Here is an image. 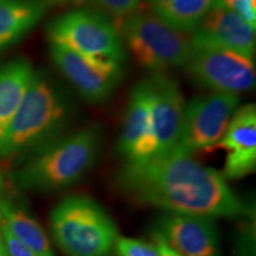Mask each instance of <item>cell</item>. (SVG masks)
<instances>
[{
	"instance_id": "obj_1",
	"label": "cell",
	"mask_w": 256,
	"mask_h": 256,
	"mask_svg": "<svg viewBox=\"0 0 256 256\" xmlns=\"http://www.w3.org/2000/svg\"><path fill=\"white\" fill-rule=\"evenodd\" d=\"M120 185L139 203L168 212L238 218L249 211L220 172L200 164L177 146L146 162L124 165Z\"/></svg>"
},
{
	"instance_id": "obj_2",
	"label": "cell",
	"mask_w": 256,
	"mask_h": 256,
	"mask_svg": "<svg viewBox=\"0 0 256 256\" xmlns=\"http://www.w3.org/2000/svg\"><path fill=\"white\" fill-rule=\"evenodd\" d=\"M100 148V130L87 127L63 138L32 158L16 176L26 190L56 191L72 186L90 170Z\"/></svg>"
},
{
	"instance_id": "obj_3",
	"label": "cell",
	"mask_w": 256,
	"mask_h": 256,
	"mask_svg": "<svg viewBox=\"0 0 256 256\" xmlns=\"http://www.w3.org/2000/svg\"><path fill=\"white\" fill-rule=\"evenodd\" d=\"M52 235L68 256H108L118 228L107 211L87 196L72 194L57 204L50 216Z\"/></svg>"
},
{
	"instance_id": "obj_4",
	"label": "cell",
	"mask_w": 256,
	"mask_h": 256,
	"mask_svg": "<svg viewBox=\"0 0 256 256\" xmlns=\"http://www.w3.org/2000/svg\"><path fill=\"white\" fill-rule=\"evenodd\" d=\"M68 115L60 89L42 72H34L23 100L0 138V158H11L58 130Z\"/></svg>"
},
{
	"instance_id": "obj_5",
	"label": "cell",
	"mask_w": 256,
	"mask_h": 256,
	"mask_svg": "<svg viewBox=\"0 0 256 256\" xmlns=\"http://www.w3.org/2000/svg\"><path fill=\"white\" fill-rule=\"evenodd\" d=\"M120 30L139 66L153 74L183 68L191 54L188 34L170 28L153 14L134 12L120 22Z\"/></svg>"
},
{
	"instance_id": "obj_6",
	"label": "cell",
	"mask_w": 256,
	"mask_h": 256,
	"mask_svg": "<svg viewBox=\"0 0 256 256\" xmlns=\"http://www.w3.org/2000/svg\"><path fill=\"white\" fill-rule=\"evenodd\" d=\"M50 42L62 44L82 55L122 62V37L104 14L87 8L72 10L54 19L48 26Z\"/></svg>"
},
{
	"instance_id": "obj_7",
	"label": "cell",
	"mask_w": 256,
	"mask_h": 256,
	"mask_svg": "<svg viewBox=\"0 0 256 256\" xmlns=\"http://www.w3.org/2000/svg\"><path fill=\"white\" fill-rule=\"evenodd\" d=\"M191 48L183 68L200 87L238 95L255 87L254 58L222 48Z\"/></svg>"
},
{
	"instance_id": "obj_8",
	"label": "cell",
	"mask_w": 256,
	"mask_h": 256,
	"mask_svg": "<svg viewBox=\"0 0 256 256\" xmlns=\"http://www.w3.org/2000/svg\"><path fill=\"white\" fill-rule=\"evenodd\" d=\"M240 96L211 92L186 104L180 138L176 146L188 154L210 151L220 138L238 108Z\"/></svg>"
},
{
	"instance_id": "obj_9",
	"label": "cell",
	"mask_w": 256,
	"mask_h": 256,
	"mask_svg": "<svg viewBox=\"0 0 256 256\" xmlns=\"http://www.w3.org/2000/svg\"><path fill=\"white\" fill-rule=\"evenodd\" d=\"M50 56L64 78L90 104L107 100L122 78L120 62L89 57L50 42Z\"/></svg>"
},
{
	"instance_id": "obj_10",
	"label": "cell",
	"mask_w": 256,
	"mask_h": 256,
	"mask_svg": "<svg viewBox=\"0 0 256 256\" xmlns=\"http://www.w3.org/2000/svg\"><path fill=\"white\" fill-rule=\"evenodd\" d=\"M119 153L126 158V164L146 162L158 153L152 121L151 89L147 80L136 83L130 92L119 140Z\"/></svg>"
},
{
	"instance_id": "obj_11",
	"label": "cell",
	"mask_w": 256,
	"mask_h": 256,
	"mask_svg": "<svg viewBox=\"0 0 256 256\" xmlns=\"http://www.w3.org/2000/svg\"><path fill=\"white\" fill-rule=\"evenodd\" d=\"M154 232L182 256H220L218 229L210 217L168 212Z\"/></svg>"
},
{
	"instance_id": "obj_12",
	"label": "cell",
	"mask_w": 256,
	"mask_h": 256,
	"mask_svg": "<svg viewBox=\"0 0 256 256\" xmlns=\"http://www.w3.org/2000/svg\"><path fill=\"white\" fill-rule=\"evenodd\" d=\"M190 42L191 46L222 48L254 58L255 26L217 0L197 30L192 32Z\"/></svg>"
},
{
	"instance_id": "obj_13",
	"label": "cell",
	"mask_w": 256,
	"mask_h": 256,
	"mask_svg": "<svg viewBox=\"0 0 256 256\" xmlns=\"http://www.w3.org/2000/svg\"><path fill=\"white\" fill-rule=\"evenodd\" d=\"M226 151L223 177L236 180L247 177L256 168V107L248 104L234 113L226 132L212 150Z\"/></svg>"
},
{
	"instance_id": "obj_14",
	"label": "cell",
	"mask_w": 256,
	"mask_h": 256,
	"mask_svg": "<svg viewBox=\"0 0 256 256\" xmlns=\"http://www.w3.org/2000/svg\"><path fill=\"white\" fill-rule=\"evenodd\" d=\"M147 81L151 89L153 130L158 144L156 156H162L172 151L179 142L186 102L174 78L164 74H153Z\"/></svg>"
},
{
	"instance_id": "obj_15",
	"label": "cell",
	"mask_w": 256,
	"mask_h": 256,
	"mask_svg": "<svg viewBox=\"0 0 256 256\" xmlns=\"http://www.w3.org/2000/svg\"><path fill=\"white\" fill-rule=\"evenodd\" d=\"M51 0H0V50L20 40L46 14Z\"/></svg>"
},
{
	"instance_id": "obj_16",
	"label": "cell",
	"mask_w": 256,
	"mask_h": 256,
	"mask_svg": "<svg viewBox=\"0 0 256 256\" xmlns=\"http://www.w3.org/2000/svg\"><path fill=\"white\" fill-rule=\"evenodd\" d=\"M34 74V66L25 58L0 66V138L17 112Z\"/></svg>"
},
{
	"instance_id": "obj_17",
	"label": "cell",
	"mask_w": 256,
	"mask_h": 256,
	"mask_svg": "<svg viewBox=\"0 0 256 256\" xmlns=\"http://www.w3.org/2000/svg\"><path fill=\"white\" fill-rule=\"evenodd\" d=\"M0 214L8 228L36 256H54L46 232L34 218L10 200H0Z\"/></svg>"
},
{
	"instance_id": "obj_18",
	"label": "cell",
	"mask_w": 256,
	"mask_h": 256,
	"mask_svg": "<svg viewBox=\"0 0 256 256\" xmlns=\"http://www.w3.org/2000/svg\"><path fill=\"white\" fill-rule=\"evenodd\" d=\"M217 0H170L164 4L151 6L152 14L170 28L192 34L197 30Z\"/></svg>"
},
{
	"instance_id": "obj_19",
	"label": "cell",
	"mask_w": 256,
	"mask_h": 256,
	"mask_svg": "<svg viewBox=\"0 0 256 256\" xmlns=\"http://www.w3.org/2000/svg\"><path fill=\"white\" fill-rule=\"evenodd\" d=\"M114 248L119 256H159L156 244L130 238H118Z\"/></svg>"
},
{
	"instance_id": "obj_20",
	"label": "cell",
	"mask_w": 256,
	"mask_h": 256,
	"mask_svg": "<svg viewBox=\"0 0 256 256\" xmlns=\"http://www.w3.org/2000/svg\"><path fill=\"white\" fill-rule=\"evenodd\" d=\"M90 2L120 22L136 12L140 6V0H90Z\"/></svg>"
},
{
	"instance_id": "obj_21",
	"label": "cell",
	"mask_w": 256,
	"mask_h": 256,
	"mask_svg": "<svg viewBox=\"0 0 256 256\" xmlns=\"http://www.w3.org/2000/svg\"><path fill=\"white\" fill-rule=\"evenodd\" d=\"M0 235H2V243L8 256H36L30 248L26 247L23 242H20L16 236L10 232L4 220L2 218L0 223Z\"/></svg>"
},
{
	"instance_id": "obj_22",
	"label": "cell",
	"mask_w": 256,
	"mask_h": 256,
	"mask_svg": "<svg viewBox=\"0 0 256 256\" xmlns=\"http://www.w3.org/2000/svg\"><path fill=\"white\" fill-rule=\"evenodd\" d=\"M226 8L256 26V0H220Z\"/></svg>"
},
{
	"instance_id": "obj_23",
	"label": "cell",
	"mask_w": 256,
	"mask_h": 256,
	"mask_svg": "<svg viewBox=\"0 0 256 256\" xmlns=\"http://www.w3.org/2000/svg\"><path fill=\"white\" fill-rule=\"evenodd\" d=\"M153 238H154L156 247L158 248L159 256H182L180 254H178L177 252L174 250L170 246L166 244V242L160 238L158 234L153 232Z\"/></svg>"
},
{
	"instance_id": "obj_24",
	"label": "cell",
	"mask_w": 256,
	"mask_h": 256,
	"mask_svg": "<svg viewBox=\"0 0 256 256\" xmlns=\"http://www.w3.org/2000/svg\"><path fill=\"white\" fill-rule=\"evenodd\" d=\"M170 2V0H148V2L151 4V6L164 4V2Z\"/></svg>"
},
{
	"instance_id": "obj_25",
	"label": "cell",
	"mask_w": 256,
	"mask_h": 256,
	"mask_svg": "<svg viewBox=\"0 0 256 256\" xmlns=\"http://www.w3.org/2000/svg\"><path fill=\"white\" fill-rule=\"evenodd\" d=\"M0 256H8V254H6V252H5V248L2 247V249H0Z\"/></svg>"
},
{
	"instance_id": "obj_26",
	"label": "cell",
	"mask_w": 256,
	"mask_h": 256,
	"mask_svg": "<svg viewBox=\"0 0 256 256\" xmlns=\"http://www.w3.org/2000/svg\"><path fill=\"white\" fill-rule=\"evenodd\" d=\"M4 247V243H2V235H0V249Z\"/></svg>"
},
{
	"instance_id": "obj_27",
	"label": "cell",
	"mask_w": 256,
	"mask_h": 256,
	"mask_svg": "<svg viewBox=\"0 0 256 256\" xmlns=\"http://www.w3.org/2000/svg\"><path fill=\"white\" fill-rule=\"evenodd\" d=\"M2 176H0V188H2Z\"/></svg>"
},
{
	"instance_id": "obj_28",
	"label": "cell",
	"mask_w": 256,
	"mask_h": 256,
	"mask_svg": "<svg viewBox=\"0 0 256 256\" xmlns=\"http://www.w3.org/2000/svg\"><path fill=\"white\" fill-rule=\"evenodd\" d=\"M52 2H66V0H52Z\"/></svg>"
}]
</instances>
